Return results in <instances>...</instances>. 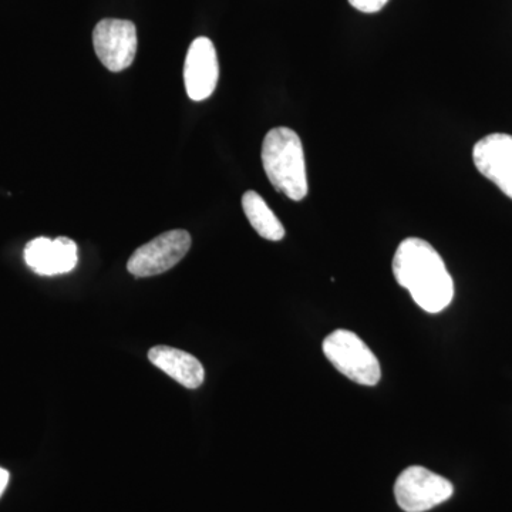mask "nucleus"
<instances>
[{"label":"nucleus","mask_w":512,"mask_h":512,"mask_svg":"<svg viewBox=\"0 0 512 512\" xmlns=\"http://www.w3.org/2000/svg\"><path fill=\"white\" fill-rule=\"evenodd\" d=\"M262 164L269 183L289 200L302 201L308 195L302 141L291 128L276 127L266 134L262 144Z\"/></svg>","instance_id":"obj_2"},{"label":"nucleus","mask_w":512,"mask_h":512,"mask_svg":"<svg viewBox=\"0 0 512 512\" xmlns=\"http://www.w3.org/2000/svg\"><path fill=\"white\" fill-rule=\"evenodd\" d=\"M9 473L5 470V468L0 467V497L5 493L6 487L9 484Z\"/></svg>","instance_id":"obj_13"},{"label":"nucleus","mask_w":512,"mask_h":512,"mask_svg":"<svg viewBox=\"0 0 512 512\" xmlns=\"http://www.w3.org/2000/svg\"><path fill=\"white\" fill-rule=\"evenodd\" d=\"M478 173L497 185L512 200V136L488 134L473 148Z\"/></svg>","instance_id":"obj_8"},{"label":"nucleus","mask_w":512,"mask_h":512,"mask_svg":"<svg viewBox=\"0 0 512 512\" xmlns=\"http://www.w3.org/2000/svg\"><path fill=\"white\" fill-rule=\"evenodd\" d=\"M220 77L217 50L208 37H197L188 49L184 64V83L192 101L210 99Z\"/></svg>","instance_id":"obj_7"},{"label":"nucleus","mask_w":512,"mask_h":512,"mask_svg":"<svg viewBox=\"0 0 512 512\" xmlns=\"http://www.w3.org/2000/svg\"><path fill=\"white\" fill-rule=\"evenodd\" d=\"M350 5L362 13H377L389 3V0H349Z\"/></svg>","instance_id":"obj_12"},{"label":"nucleus","mask_w":512,"mask_h":512,"mask_svg":"<svg viewBox=\"0 0 512 512\" xmlns=\"http://www.w3.org/2000/svg\"><path fill=\"white\" fill-rule=\"evenodd\" d=\"M393 274L423 311L440 313L453 301V278L439 252L424 239H404L394 254Z\"/></svg>","instance_id":"obj_1"},{"label":"nucleus","mask_w":512,"mask_h":512,"mask_svg":"<svg viewBox=\"0 0 512 512\" xmlns=\"http://www.w3.org/2000/svg\"><path fill=\"white\" fill-rule=\"evenodd\" d=\"M323 353L330 363L357 384L375 386L380 382L382 369L375 353L356 333L339 329L323 340Z\"/></svg>","instance_id":"obj_3"},{"label":"nucleus","mask_w":512,"mask_h":512,"mask_svg":"<svg viewBox=\"0 0 512 512\" xmlns=\"http://www.w3.org/2000/svg\"><path fill=\"white\" fill-rule=\"evenodd\" d=\"M242 208H244L249 224L258 232L259 237L268 239V241L284 239V225L258 192H245L244 197H242Z\"/></svg>","instance_id":"obj_11"},{"label":"nucleus","mask_w":512,"mask_h":512,"mask_svg":"<svg viewBox=\"0 0 512 512\" xmlns=\"http://www.w3.org/2000/svg\"><path fill=\"white\" fill-rule=\"evenodd\" d=\"M148 359L185 389H198L204 383V367L190 353L170 346H156L148 352Z\"/></svg>","instance_id":"obj_10"},{"label":"nucleus","mask_w":512,"mask_h":512,"mask_svg":"<svg viewBox=\"0 0 512 512\" xmlns=\"http://www.w3.org/2000/svg\"><path fill=\"white\" fill-rule=\"evenodd\" d=\"M137 43L136 25L130 20L104 19L94 28V50L110 72H123L133 64Z\"/></svg>","instance_id":"obj_6"},{"label":"nucleus","mask_w":512,"mask_h":512,"mask_svg":"<svg viewBox=\"0 0 512 512\" xmlns=\"http://www.w3.org/2000/svg\"><path fill=\"white\" fill-rule=\"evenodd\" d=\"M25 261L37 275L69 274L79 262V249L76 242L70 238L40 237L26 245Z\"/></svg>","instance_id":"obj_9"},{"label":"nucleus","mask_w":512,"mask_h":512,"mask_svg":"<svg viewBox=\"0 0 512 512\" xmlns=\"http://www.w3.org/2000/svg\"><path fill=\"white\" fill-rule=\"evenodd\" d=\"M453 493L450 481L419 466L406 468L394 485L397 504L406 512L429 511L443 504Z\"/></svg>","instance_id":"obj_4"},{"label":"nucleus","mask_w":512,"mask_h":512,"mask_svg":"<svg viewBox=\"0 0 512 512\" xmlns=\"http://www.w3.org/2000/svg\"><path fill=\"white\" fill-rule=\"evenodd\" d=\"M191 248V235L184 229L164 232L160 237L136 249L127 269L136 278H150L174 268Z\"/></svg>","instance_id":"obj_5"}]
</instances>
